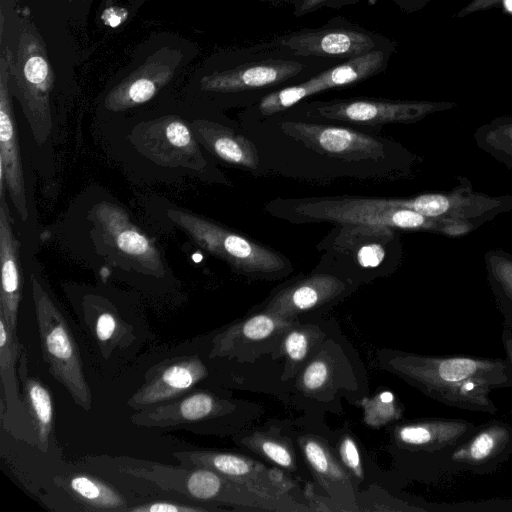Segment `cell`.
Here are the masks:
<instances>
[{
	"label": "cell",
	"instance_id": "obj_24",
	"mask_svg": "<svg viewBox=\"0 0 512 512\" xmlns=\"http://www.w3.org/2000/svg\"><path fill=\"white\" fill-rule=\"evenodd\" d=\"M19 353V342L0 314V370L1 381L6 392L7 402L20 404L15 364Z\"/></svg>",
	"mask_w": 512,
	"mask_h": 512
},
{
	"label": "cell",
	"instance_id": "obj_29",
	"mask_svg": "<svg viewBox=\"0 0 512 512\" xmlns=\"http://www.w3.org/2000/svg\"><path fill=\"white\" fill-rule=\"evenodd\" d=\"M281 321L273 315L259 314L247 320L242 326V333L245 338L261 340L270 336Z\"/></svg>",
	"mask_w": 512,
	"mask_h": 512
},
{
	"label": "cell",
	"instance_id": "obj_41",
	"mask_svg": "<svg viewBox=\"0 0 512 512\" xmlns=\"http://www.w3.org/2000/svg\"><path fill=\"white\" fill-rule=\"evenodd\" d=\"M503 296H504L505 298H507L504 294H503ZM507 299H508V298H507ZM508 300H509V302H510V303H512V300H510V299H508Z\"/></svg>",
	"mask_w": 512,
	"mask_h": 512
},
{
	"label": "cell",
	"instance_id": "obj_39",
	"mask_svg": "<svg viewBox=\"0 0 512 512\" xmlns=\"http://www.w3.org/2000/svg\"><path fill=\"white\" fill-rule=\"evenodd\" d=\"M326 1L327 0H304L302 4L299 6L296 14L302 15L308 11L316 9Z\"/></svg>",
	"mask_w": 512,
	"mask_h": 512
},
{
	"label": "cell",
	"instance_id": "obj_12",
	"mask_svg": "<svg viewBox=\"0 0 512 512\" xmlns=\"http://www.w3.org/2000/svg\"><path fill=\"white\" fill-rule=\"evenodd\" d=\"M20 242L15 236L12 217L5 196H0V314L16 335L18 307L21 297L19 259Z\"/></svg>",
	"mask_w": 512,
	"mask_h": 512
},
{
	"label": "cell",
	"instance_id": "obj_19",
	"mask_svg": "<svg viewBox=\"0 0 512 512\" xmlns=\"http://www.w3.org/2000/svg\"><path fill=\"white\" fill-rule=\"evenodd\" d=\"M196 139L220 159L254 169L258 165L255 145L246 137L217 123L197 120L192 128Z\"/></svg>",
	"mask_w": 512,
	"mask_h": 512
},
{
	"label": "cell",
	"instance_id": "obj_4",
	"mask_svg": "<svg viewBox=\"0 0 512 512\" xmlns=\"http://www.w3.org/2000/svg\"><path fill=\"white\" fill-rule=\"evenodd\" d=\"M168 218L199 247L246 273H274L285 260L273 250L187 210L170 208Z\"/></svg>",
	"mask_w": 512,
	"mask_h": 512
},
{
	"label": "cell",
	"instance_id": "obj_35",
	"mask_svg": "<svg viewBox=\"0 0 512 512\" xmlns=\"http://www.w3.org/2000/svg\"><path fill=\"white\" fill-rule=\"evenodd\" d=\"M260 449L267 458L282 467L290 468L293 464L290 452L285 446L277 442L263 441Z\"/></svg>",
	"mask_w": 512,
	"mask_h": 512
},
{
	"label": "cell",
	"instance_id": "obj_28",
	"mask_svg": "<svg viewBox=\"0 0 512 512\" xmlns=\"http://www.w3.org/2000/svg\"><path fill=\"white\" fill-rule=\"evenodd\" d=\"M365 421L369 425H381L397 416L394 395L384 391L371 400L365 401Z\"/></svg>",
	"mask_w": 512,
	"mask_h": 512
},
{
	"label": "cell",
	"instance_id": "obj_5",
	"mask_svg": "<svg viewBox=\"0 0 512 512\" xmlns=\"http://www.w3.org/2000/svg\"><path fill=\"white\" fill-rule=\"evenodd\" d=\"M136 148L154 163L200 170L205 160L191 128L178 117L145 123L132 133Z\"/></svg>",
	"mask_w": 512,
	"mask_h": 512
},
{
	"label": "cell",
	"instance_id": "obj_26",
	"mask_svg": "<svg viewBox=\"0 0 512 512\" xmlns=\"http://www.w3.org/2000/svg\"><path fill=\"white\" fill-rule=\"evenodd\" d=\"M224 485L225 479L220 473L204 467L191 471L185 481L188 494L199 500L220 498Z\"/></svg>",
	"mask_w": 512,
	"mask_h": 512
},
{
	"label": "cell",
	"instance_id": "obj_9",
	"mask_svg": "<svg viewBox=\"0 0 512 512\" xmlns=\"http://www.w3.org/2000/svg\"><path fill=\"white\" fill-rule=\"evenodd\" d=\"M282 129L318 152L347 160L377 158L384 150L383 144L375 138L343 127L285 122Z\"/></svg>",
	"mask_w": 512,
	"mask_h": 512
},
{
	"label": "cell",
	"instance_id": "obj_16",
	"mask_svg": "<svg viewBox=\"0 0 512 512\" xmlns=\"http://www.w3.org/2000/svg\"><path fill=\"white\" fill-rule=\"evenodd\" d=\"M476 429L472 423L458 419H431L409 423L395 430L397 440L415 451L452 450Z\"/></svg>",
	"mask_w": 512,
	"mask_h": 512
},
{
	"label": "cell",
	"instance_id": "obj_15",
	"mask_svg": "<svg viewBox=\"0 0 512 512\" xmlns=\"http://www.w3.org/2000/svg\"><path fill=\"white\" fill-rule=\"evenodd\" d=\"M207 374L198 358H184L164 367L129 400L134 409H146L157 403L173 399L194 386Z\"/></svg>",
	"mask_w": 512,
	"mask_h": 512
},
{
	"label": "cell",
	"instance_id": "obj_31",
	"mask_svg": "<svg viewBox=\"0 0 512 512\" xmlns=\"http://www.w3.org/2000/svg\"><path fill=\"white\" fill-rule=\"evenodd\" d=\"M328 378V367L321 360L311 362L302 377L303 385L310 391L321 388Z\"/></svg>",
	"mask_w": 512,
	"mask_h": 512
},
{
	"label": "cell",
	"instance_id": "obj_13",
	"mask_svg": "<svg viewBox=\"0 0 512 512\" xmlns=\"http://www.w3.org/2000/svg\"><path fill=\"white\" fill-rule=\"evenodd\" d=\"M279 43L301 56L354 58L366 54L375 46L367 34L351 30H316L295 33Z\"/></svg>",
	"mask_w": 512,
	"mask_h": 512
},
{
	"label": "cell",
	"instance_id": "obj_38",
	"mask_svg": "<svg viewBox=\"0 0 512 512\" xmlns=\"http://www.w3.org/2000/svg\"><path fill=\"white\" fill-rule=\"evenodd\" d=\"M503 345L512 371V332L505 328L502 333Z\"/></svg>",
	"mask_w": 512,
	"mask_h": 512
},
{
	"label": "cell",
	"instance_id": "obj_33",
	"mask_svg": "<svg viewBox=\"0 0 512 512\" xmlns=\"http://www.w3.org/2000/svg\"><path fill=\"white\" fill-rule=\"evenodd\" d=\"M339 453L343 463L359 478L362 477V465L359 451L354 440L347 436L339 447Z\"/></svg>",
	"mask_w": 512,
	"mask_h": 512
},
{
	"label": "cell",
	"instance_id": "obj_11",
	"mask_svg": "<svg viewBox=\"0 0 512 512\" xmlns=\"http://www.w3.org/2000/svg\"><path fill=\"white\" fill-rule=\"evenodd\" d=\"M436 109L434 104L425 102L356 99L320 105L315 111L327 119L376 125L414 122Z\"/></svg>",
	"mask_w": 512,
	"mask_h": 512
},
{
	"label": "cell",
	"instance_id": "obj_10",
	"mask_svg": "<svg viewBox=\"0 0 512 512\" xmlns=\"http://www.w3.org/2000/svg\"><path fill=\"white\" fill-rule=\"evenodd\" d=\"M7 189L22 220L28 218L24 173L16 121L13 115L8 82L2 71L0 83V196Z\"/></svg>",
	"mask_w": 512,
	"mask_h": 512
},
{
	"label": "cell",
	"instance_id": "obj_27",
	"mask_svg": "<svg viewBox=\"0 0 512 512\" xmlns=\"http://www.w3.org/2000/svg\"><path fill=\"white\" fill-rule=\"evenodd\" d=\"M485 259L489 276L495 281L493 287L512 300V257L505 252L490 251Z\"/></svg>",
	"mask_w": 512,
	"mask_h": 512
},
{
	"label": "cell",
	"instance_id": "obj_21",
	"mask_svg": "<svg viewBox=\"0 0 512 512\" xmlns=\"http://www.w3.org/2000/svg\"><path fill=\"white\" fill-rule=\"evenodd\" d=\"M24 382L26 401L32 416V421L37 433L39 447L47 450V442L53 426V405L48 389L37 379L24 376L20 369Z\"/></svg>",
	"mask_w": 512,
	"mask_h": 512
},
{
	"label": "cell",
	"instance_id": "obj_30",
	"mask_svg": "<svg viewBox=\"0 0 512 512\" xmlns=\"http://www.w3.org/2000/svg\"><path fill=\"white\" fill-rule=\"evenodd\" d=\"M306 459L313 469L320 474H331L339 477L341 473L336 472L325 449L314 440H307L304 444Z\"/></svg>",
	"mask_w": 512,
	"mask_h": 512
},
{
	"label": "cell",
	"instance_id": "obj_25",
	"mask_svg": "<svg viewBox=\"0 0 512 512\" xmlns=\"http://www.w3.org/2000/svg\"><path fill=\"white\" fill-rule=\"evenodd\" d=\"M475 139L481 149L512 168V120L479 128Z\"/></svg>",
	"mask_w": 512,
	"mask_h": 512
},
{
	"label": "cell",
	"instance_id": "obj_2",
	"mask_svg": "<svg viewBox=\"0 0 512 512\" xmlns=\"http://www.w3.org/2000/svg\"><path fill=\"white\" fill-rule=\"evenodd\" d=\"M295 209L310 219L425 230L450 236L464 235L475 227L469 221L432 218L407 208L390 206L384 199L321 200L299 204Z\"/></svg>",
	"mask_w": 512,
	"mask_h": 512
},
{
	"label": "cell",
	"instance_id": "obj_20",
	"mask_svg": "<svg viewBox=\"0 0 512 512\" xmlns=\"http://www.w3.org/2000/svg\"><path fill=\"white\" fill-rule=\"evenodd\" d=\"M217 402L208 393H194L182 400L155 408L148 407L133 415L132 420L145 426H168L201 420L211 415Z\"/></svg>",
	"mask_w": 512,
	"mask_h": 512
},
{
	"label": "cell",
	"instance_id": "obj_34",
	"mask_svg": "<svg viewBox=\"0 0 512 512\" xmlns=\"http://www.w3.org/2000/svg\"><path fill=\"white\" fill-rule=\"evenodd\" d=\"M285 351L294 361H302L308 351V340L304 333L292 331L285 339Z\"/></svg>",
	"mask_w": 512,
	"mask_h": 512
},
{
	"label": "cell",
	"instance_id": "obj_23",
	"mask_svg": "<svg viewBox=\"0 0 512 512\" xmlns=\"http://www.w3.org/2000/svg\"><path fill=\"white\" fill-rule=\"evenodd\" d=\"M176 457L182 463L209 468L230 478L245 477L252 471L248 460L233 454L213 452H178L176 453Z\"/></svg>",
	"mask_w": 512,
	"mask_h": 512
},
{
	"label": "cell",
	"instance_id": "obj_40",
	"mask_svg": "<svg viewBox=\"0 0 512 512\" xmlns=\"http://www.w3.org/2000/svg\"><path fill=\"white\" fill-rule=\"evenodd\" d=\"M506 6L509 10H512V0H506Z\"/></svg>",
	"mask_w": 512,
	"mask_h": 512
},
{
	"label": "cell",
	"instance_id": "obj_36",
	"mask_svg": "<svg viewBox=\"0 0 512 512\" xmlns=\"http://www.w3.org/2000/svg\"><path fill=\"white\" fill-rule=\"evenodd\" d=\"M385 256V250L380 244H369L359 249L357 261L364 268H374L380 265Z\"/></svg>",
	"mask_w": 512,
	"mask_h": 512
},
{
	"label": "cell",
	"instance_id": "obj_37",
	"mask_svg": "<svg viewBox=\"0 0 512 512\" xmlns=\"http://www.w3.org/2000/svg\"><path fill=\"white\" fill-rule=\"evenodd\" d=\"M117 329V321L110 312L101 313L96 320L95 331L99 341H108Z\"/></svg>",
	"mask_w": 512,
	"mask_h": 512
},
{
	"label": "cell",
	"instance_id": "obj_14",
	"mask_svg": "<svg viewBox=\"0 0 512 512\" xmlns=\"http://www.w3.org/2000/svg\"><path fill=\"white\" fill-rule=\"evenodd\" d=\"M303 70V65L289 60H264L214 74L203 81L210 91L237 92L272 86Z\"/></svg>",
	"mask_w": 512,
	"mask_h": 512
},
{
	"label": "cell",
	"instance_id": "obj_32",
	"mask_svg": "<svg viewBox=\"0 0 512 512\" xmlns=\"http://www.w3.org/2000/svg\"><path fill=\"white\" fill-rule=\"evenodd\" d=\"M132 512H198L206 511L205 508L190 506L171 501H155L140 506L128 508Z\"/></svg>",
	"mask_w": 512,
	"mask_h": 512
},
{
	"label": "cell",
	"instance_id": "obj_7",
	"mask_svg": "<svg viewBox=\"0 0 512 512\" xmlns=\"http://www.w3.org/2000/svg\"><path fill=\"white\" fill-rule=\"evenodd\" d=\"M383 63L384 53L379 50L350 58L306 82L268 94L261 100L259 110L263 115L280 112L313 94L364 80L376 74Z\"/></svg>",
	"mask_w": 512,
	"mask_h": 512
},
{
	"label": "cell",
	"instance_id": "obj_17",
	"mask_svg": "<svg viewBox=\"0 0 512 512\" xmlns=\"http://www.w3.org/2000/svg\"><path fill=\"white\" fill-rule=\"evenodd\" d=\"M512 449V427L501 421H492L454 447L449 462L464 468H476L496 463Z\"/></svg>",
	"mask_w": 512,
	"mask_h": 512
},
{
	"label": "cell",
	"instance_id": "obj_22",
	"mask_svg": "<svg viewBox=\"0 0 512 512\" xmlns=\"http://www.w3.org/2000/svg\"><path fill=\"white\" fill-rule=\"evenodd\" d=\"M70 490L86 505L100 510H127L124 498L112 487L88 475H75Z\"/></svg>",
	"mask_w": 512,
	"mask_h": 512
},
{
	"label": "cell",
	"instance_id": "obj_3",
	"mask_svg": "<svg viewBox=\"0 0 512 512\" xmlns=\"http://www.w3.org/2000/svg\"><path fill=\"white\" fill-rule=\"evenodd\" d=\"M31 287L43 354L50 372L66 387L77 405L89 410L91 393L69 326L34 275Z\"/></svg>",
	"mask_w": 512,
	"mask_h": 512
},
{
	"label": "cell",
	"instance_id": "obj_1",
	"mask_svg": "<svg viewBox=\"0 0 512 512\" xmlns=\"http://www.w3.org/2000/svg\"><path fill=\"white\" fill-rule=\"evenodd\" d=\"M395 366L426 394L461 409L494 413L490 392L512 384L509 361L502 359L405 355Z\"/></svg>",
	"mask_w": 512,
	"mask_h": 512
},
{
	"label": "cell",
	"instance_id": "obj_18",
	"mask_svg": "<svg viewBox=\"0 0 512 512\" xmlns=\"http://www.w3.org/2000/svg\"><path fill=\"white\" fill-rule=\"evenodd\" d=\"M344 283L328 274H316L281 291L271 301L272 314L292 315L314 308L340 294Z\"/></svg>",
	"mask_w": 512,
	"mask_h": 512
},
{
	"label": "cell",
	"instance_id": "obj_6",
	"mask_svg": "<svg viewBox=\"0 0 512 512\" xmlns=\"http://www.w3.org/2000/svg\"><path fill=\"white\" fill-rule=\"evenodd\" d=\"M94 215L103 240L115 252L136 264L143 273L163 275L164 266L158 249L122 208L104 201L96 206Z\"/></svg>",
	"mask_w": 512,
	"mask_h": 512
},
{
	"label": "cell",
	"instance_id": "obj_8",
	"mask_svg": "<svg viewBox=\"0 0 512 512\" xmlns=\"http://www.w3.org/2000/svg\"><path fill=\"white\" fill-rule=\"evenodd\" d=\"M386 204L407 208L424 216L457 221L487 220L512 208L511 197H491L462 188L450 193H429L409 199H384Z\"/></svg>",
	"mask_w": 512,
	"mask_h": 512
}]
</instances>
